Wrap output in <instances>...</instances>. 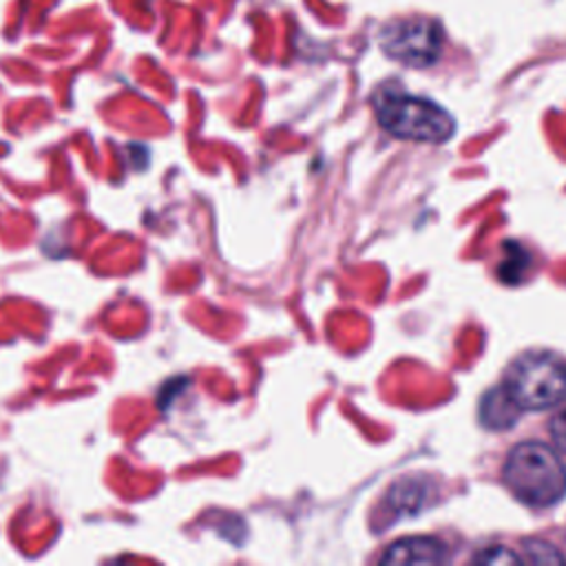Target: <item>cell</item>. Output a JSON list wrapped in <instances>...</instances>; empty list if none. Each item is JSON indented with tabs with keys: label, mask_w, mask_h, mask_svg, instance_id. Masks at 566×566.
<instances>
[{
	"label": "cell",
	"mask_w": 566,
	"mask_h": 566,
	"mask_svg": "<svg viewBox=\"0 0 566 566\" xmlns=\"http://www.w3.org/2000/svg\"><path fill=\"white\" fill-rule=\"evenodd\" d=\"M502 475L509 491L528 506H551L566 493V467L551 447L535 440L509 451Z\"/></svg>",
	"instance_id": "cell-1"
},
{
	"label": "cell",
	"mask_w": 566,
	"mask_h": 566,
	"mask_svg": "<svg viewBox=\"0 0 566 566\" xmlns=\"http://www.w3.org/2000/svg\"><path fill=\"white\" fill-rule=\"evenodd\" d=\"M382 51L407 66H429L442 49V33L436 22L411 18L389 24L380 35Z\"/></svg>",
	"instance_id": "cell-4"
},
{
	"label": "cell",
	"mask_w": 566,
	"mask_h": 566,
	"mask_svg": "<svg viewBox=\"0 0 566 566\" xmlns=\"http://www.w3.org/2000/svg\"><path fill=\"white\" fill-rule=\"evenodd\" d=\"M535 548H528V559L531 562H562V555L551 551V546L542 542H531Z\"/></svg>",
	"instance_id": "cell-10"
},
{
	"label": "cell",
	"mask_w": 566,
	"mask_h": 566,
	"mask_svg": "<svg viewBox=\"0 0 566 566\" xmlns=\"http://www.w3.org/2000/svg\"><path fill=\"white\" fill-rule=\"evenodd\" d=\"M380 126L394 137L440 144L453 135V117L431 99L382 91L374 99Z\"/></svg>",
	"instance_id": "cell-2"
},
{
	"label": "cell",
	"mask_w": 566,
	"mask_h": 566,
	"mask_svg": "<svg viewBox=\"0 0 566 566\" xmlns=\"http://www.w3.org/2000/svg\"><path fill=\"white\" fill-rule=\"evenodd\" d=\"M473 562H480V564H520L522 557H517L513 551H509L504 546H497V548H486V551L478 553L473 557Z\"/></svg>",
	"instance_id": "cell-8"
},
{
	"label": "cell",
	"mask_w": 566,
	"mask_h": 566,
	"mask_svg": "<svg viewBox=\"0 0 566 566\" xmlns=\"http://www.w3.org/2000/svg\"><path fill=\"white\" fill-rule=\"evenodd\" d=\"M528 268H531V254L520 243H506L504 245V256H502L500 268H497V276L504 283L515 285L526 276Z\"/></svg>",
	"instance_id": "cell-7"
},
{
	"label": "cell",
	"mask_w": 566,
	"mask_h": 566,
	"mask_svg": "<svg viewBox=\"0 0 566 566\" xmlns=\"http://www.w3.org/2000/svg\"><path fill=\"white\" fill-rule=\"evenodd\" d=\"M444 559V546L436 537H402L387 546L380 562L396 566L411 564H440Z\"/></svg>",
	"instance_id": "cell-5"
},
{
	"label": "cell",
	"mask_w": 566,
	"mask_h": 566,
	"mask_svg": "<svg viewBox=\"0 0 566 566\" xmlns=\"http://www.w3.org/2000/svg\"><path fill=\"white\" fill-rule=\"evenodd\" d=\"M504 387L522 409H551L566 398V363L548 352H526L511 363Z\"/></svg>",
	"instance_id": "cell-3"
},
{
	"label": "cell",
	"mask_w": 566,
	"mask_h": 566,
	"mask_svg": "<svg viewBox=\"0 0 566 566\" xmlns=\"http://www.w3.org/2000/svg\"><path fill=\"white\" fill-rule=\"evenodd\" d=\"M551 436H553V442L566 453V402L551 418Z\"/></svg>",
	"instance_id": "cell-9"
},
{
	"label": "cell",
	"mask_w": 566,
	"mask_h": 566,
	"mask_svg": "<svg viewBox=\"0 0 566 566\" xmlns=\"http://www.w3.org/2000/svg\"><path fill=\"white\" fill-rule=\"evenodd\" d=\"M520 413H522V407L509 394L504 382L489 389L480 400V420L486 429H497V431L509 429L517 422Z\"/></svg>",
	"instance_id": "cell-6"
}]
</instances>
